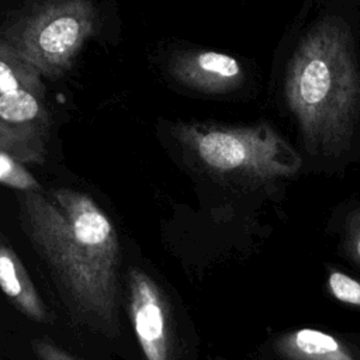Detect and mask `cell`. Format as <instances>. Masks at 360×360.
I'll return each instance as SVG.
<instances>
[{
  "label": "cell",
  "mask_w": 360,
  "mask_h": 360,
  "mask_svg": "<svg viewBox=\"0 0 360 360\" xmlns=\"http://www.w3.org/2000/svg\"><path fill=\"white\" fill-rule=\"evenodd\" d=\"M21 226L48 266L72 316L110 339L120 335L117 231L86 193L60 187L51 197L18 191Z\"/></svg>",
  "instance_id": "1"
},
{
  "label": "cell",
  "mask_w": 360,
  "mask_h": 360,
  "mask_svg": "<svg viewBox=\"0 0 360 360\" xmlns=\"http://www.w3.org/2000/svg\"><path fill=\"white\" fill-rule=\"evenodd\" d=\"M284 94L307 150L339 155L360 115V70L347 30L322 20L301 39L285 73Z\"/></svg>",
  "instance_id": "2"
},
{
  "label": "cell",
  "mask_w": 360,
  "mask_h": 360,
  "mask_svg": "<svg viewBox=\"0 0 360 360\" xmlns=\"http://www.w3.org/2000/svg\"><path fill=\"white\" fill-rule=\"evenodd\" d=\"M172 132L202 169L224 179L267 183L297 174L302 165L290 143L263 122L248 127L179 122Z\"/></svg>",
  "instance_id": "3"
},
{
  "label": "cell",
  "mask_w": 360,
  "mask_h": 360,
  "mask_svg": "<svg viewBox=\"0 0 360 360\" xmlns=\"http://www.w3.org/2000/svg\"><path fill=\"white\" fill-rule=\"evenodd\" d=\"M96 25L91 0H51L24 21L8 44L41 76L53 80L70 69Z\"/></svg>",
  "instance_id": "4"
},
{
  "label": "cell",
  "mask_w": 360,
  "mask_h": 360,
  "mask_svg": "<svg viewBox=\"0 0 360 360\" xmlns=\"http://www.w3.org/2000/svg\"><path fill=\"white\" fill-rule=\"evenodd\" d=\"M128 315L145 360H177V336L170 302L143 270L127 271Z\"/></svg>",
  "instance_id": "5"
},
{
  "label": "cell",
  "mask_w": 360,
  "mask_h": 360,
  "mask_svg": "<svg viewBox=\"0 0 360 360\" xmlns=\"http://www.w3.org/2000/svg\"><path fill=\"white\" fill-rule=\"evenodd\" d=\"M49 129L45 91L22 89L0 96V150L24 165H42Z\"/></svg>",
  "instance_id": "6"
},
{
  "label": "cell",
  "mask_w": 360,
  "mask_h": 360,
  "mask_svg": "<svg viewBox=\"0 0 360 360\" xmlns=\"http://www.w3.org/2000/svg\"><path fill=\"white\" fill-rule=\"evenodd\" d=\"M169 75L181 86L205 94H225L245 82V69L231 55L190 49L176 52L169 62Z\"/></svg>",
  "instance_id": "7"
},
{
  "label": "cell",
  "mask_w": 360,
  "mask_h": 360,
  "mask_svg": "<svg viewBox=\"0 0 360 360\" xmlns=\"http://www.w3.org/2000/svg\"><path fill=\"white\" fill-rule=\"evenodd\" d=\"M0 290L10 304L37 323H52L53 316L31 280L24 263L0 232Z\"/></svg>",
  "instance_id": "8"
},
{
  "label": "cell",
  "mask_w": 360,
  "mask_h": 360,
  "mask_svg": "<svg viewBox=\"0 0 360 360\" xmlns=\"http://www.w3.org/2000/svg\"><path fill=\"white\" fill-rule=\"evenodd\" d=\"M274 349L284 360H359L346 340L312 328H302L277 338Z\"/></svg>",
  "instance_id": "9"
},
{
  "label": "cell",
  "mask_w": 360,
  "mask_h": 360,
  "mask_svg": "<svg viewBox=\"0 0 360 360\" xmlns=\"http://www.w3.org/2000/svg\"><path fill=\"white\" fill-rule=\"evenodd\" d=\"M41 77V73L11 44L0 41V96L22 89L45 91Z\"/></svg>",
  "instance_id": "10"
},
{
  "label": "cell",
  "mask_w": 360,
  "mask_h": 360,
  "mask_svg": "<svg viewBox=\"0 0 360 360\" xmlns=\"http://www.w3.org/2000/svg\"><path fill=\"white\" fill-rule=\"evenodd\" d=\"M0 184L18 191H42L39 181L25 165L0 150Z\"/></svg>",
  "instance_id": "11"
},
{
  "label": "cell",
  "mask_w": 360,
  "mask_h": 360,
  "mask_svg": "<svg viewBox=\"0 0 360 360\" xmlns=\"http://www.w3.org/2000/svg\"><path fill=\"white\" fill-rule=\"evenodd\" d=\"M326 287L335 300L346 305L360 308V280L329 267Z\"/></svg>",
  "instance_id": "12"
},
{
  "label": "cell",
  "mask_w": 360,
  "mask_h": 360,
  "mask_svg": "<svg viewBox=\"0 0 360 360\" xmlns=\"http://www.w3.org/2000/svg\"><path fill=\"white\" fill-rule=\"evenodd\" d=\"M342 246L345 255L360 267V207L346 217Z\"/></svg>",
  "instance_id": "13"
},
{
  "label": "cell",
  "mask_w": 360,
  "mask_h": 360,
  "mask_svg": "<svg viewBox=\"0 0 360 360\" xmlns=\"http://www.w3.org/2000/svg\"><path fill=\"white\" fill-rule=\"evenodd\" d=\"M31 349L37 360H77L49 338L32 339Z\"/></svg>",
  "instance_id": "14"
}]
</instances>
